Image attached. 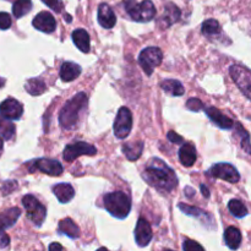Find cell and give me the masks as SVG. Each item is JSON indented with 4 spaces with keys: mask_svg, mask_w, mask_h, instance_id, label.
Instances as JSON below:
<instances>
[{
    "mask_svg": "<svg viewBox=\"0 0 251 251\" xmlns=\"http://www.w3.org/2000/svg\"><path fill=\"white\" fill-rule=\"evenodd\" d=\"M142 178L161 193H172L178 185V178L173 169L159 158H153L150 162L149 167L142 173Z\"/></svg>",
    "mask_w": 251,
    "mask_h": 251,
    "instance_id": "cell-1",
    "label": "cell"
},
{
    "mask_svg": "<svg viewBox=\"0 0 251 251\" xmlns=\"http://www.w3.org/2000/svg\"><path fill=\"white\" fill-rule=\"evenodd\" d=\"M88 97L85 92H80L64 104L59 113V123L64 129L71 130L77 125L81 114L87 108Z\"/></svg>",
    "mask_w": 251,
    "mask_h": 251,
    "instance_id": "cell-2",
    "label": "cell"
},
{
    "mask_svg": "<svg viewBox=\"0 0 251 251\" xmlns=\"http://www.w3.org/2000/svg\"><path fill=\"white\" fill-rule=\"evenodd\" d=\"M104 208L115 218L124 220L127 217L131 210V200L129 196L123 191H114L109 193L103 199Z\"/></svg>",
    "mask_w": 251,
    "mask_h": 251,
    "instance_id": "cell-3",
    "label": "cell"
},
{
    "mask_svg": "<svg viewBox=\"0 0 251 251\" xmlns=\"http://www.w3.org/2000/svg\"><path fill=\"white\" fill-rule=\"evenodd\" d=\"M124 7L131 20L136 22H149L156 16V7L151 0H144L141 2L125 0Z\"/></svg>",
    "mask_w": 251,
    "mask_h": 251,
    "instance_id": "cell-4",
    "label": "cell"
},
{
    "mask_svg": "<svg viewBox=\"0 0 251 251\" xmlns=\"http://www.w3.org/2000/svg\"><path fill=\"white\" fill-rule=\"evenodd\" d=\"M22 205L27 211V217L36 227H41L47 217V210L33 195H26L22 199Z\"/></svg>",
    "mask_w": 251,
    "mask_h": 251,
    "instance_id": "cell-5",
    "label": "cell"
},
{
    "mask_svg": "<svg viewBox=\"0 0 251 251\" xmlns=\"http://www.w3.org/2000/svg\"><path fill=\"white\" fill-rule=\"evenodd\" d=\"M162 59H163V53L161 49L157 47H149L140 53L139 64L146 75L151 76L154 69L161 65Z\"/></svg>",
    "mask_w": 251,
    "mask_h": 251,
    "instance_id": "cell-6",
    "label": "cell"
},
{
    "mask_svg": "<svg viewBox=\"0 0 251 251\" xmlns=\"http://www.w3.org/2000/svg\"><path fill=\"white\" fill-rule=\"evenodd\" d=\"M229 74L243 95L251 100V70L243 65H232Z\"/></svg>",
    "mask_w": 251,
    "mask_h": 251,
    "instance_id": "cell-7",
    "label": "cell"
},
{
    "mask_svg": "<svg viewBox=\"0 0 251 251\" xmlns=\"http://www.w3.org/2000/svg\"><path fill=\"white\" fill-rule=\"evenodd\" d=\"M132 129V114L129 108L122 107L118 110L117 118L114 120V135L117 139H126Z\"/></svg>",
    "mask_w": 251,
    "mask_h": 251,
    "instance_id": "cell-8",
    "label": "cell"
},
{
    "mask_svg": "<svg viewBox=\"0 0 251 251\" xmlns=\"http://www.w3.org/2000/svg\"><path fill=\"white\" fill-rule=\"evenodd\" d=\"M97 153V149L87 142L78 141L68 145L64 149L63 157L66 162H74L80 156H95Z\"/></svg>",
    "mask_w": 251,
    "mask_h": 251,
    "instance_id": "cell-9",
    "label": "cell"
},
{
    "mask_svg": "<svg viewBox=\"0 0 251 251\" xmlns=\"http://www.w3.org/2000/svg\"><path fill=\"white\" fill-rule=\"evenodd\" d=\"M207 174L212 178L222 179L228 183L235 184L240 180V174L238 173L237 168L229 163H217L208 169Z\"/></svg>",
    "mask_w": 251,
    "mask_h": 251,
    "instance_id": "cell-10",
    "label": "cell"
},
{
    "mask_svg": "<svg viewBox=\"0 0 251 251\" xmlns=\"http://www.w3.org/2000/svg\"><path fill=\"white\" fill-rule=\"evenodd\" d=\"M39 171L44 174H48L51 176H59L63 174V166L56 159H49V158H39L36 159L29 164V171Z\"/></svg>",
    "mask_w": 251,
    "mask_h": 251,
    "instance_id": "cell-11",
    "label": "cell"
},
{
    "mask_svg": "<svg viewBox=\"0 0 251 251\" xmlns=\"http://www.w3.org/2000/svg\"><path fill=\"white\" fill-rule=\"evenodd\" d=\"M24 113V107L15 98H7L0 104V115L10 120H19Z\"/></svg>",
    "mask_w": 251,
    "mask_h": 251,
    "instance_id": "cell-12",
    "label": "cell"
},
{
    "mask_svg": "<svg viewBox=\"0 0 251 251\" xmlns=\"http://www.w3.org/2000/svg\"><path fill=\"white\" fill-rule=\"evenodd\" d=\"M152 237H153V233H152V228L149 221L146 218H139V222L135 228V240H136L137 245L140 248L147 247L152 240Z\"/></svg>",
    "mask_w": 251,
    "mask_h": 251,
    "instance_id": "cell-13",
    "label": "cell"
},
{
    "mask_svg": "<svg viewBox=\"0 0 251 251\" xmlns=\"http://www.w3.org/2000/svg\"><path fill=\"white\" fill-rule=\"evenodd\" d=\"M32 25L38 31L44 32V33H51L56 28V21L53 15L48 11H42L32 21Z\"/></svg>",
    "mask_w": 251,
    "mask_h": 251,
    "instance_id": "cell-14",
    "label": "cell"
},
{
    "mask_svg": "<svg viewBox=\"0 0 251 251\" xmlns=\"http://www.w3.org/2000/svg\"><path fill=\"white\" fill-rule=\"evenodd\" d=\"M205 110L207 117L210 118V119L212 120L218 127H221V129L228 130V129H232V127L234 126V122H233L230 118H228L227 115L223 114V113L221 112L220 109H217V108L208 107V108H205Z\"/></svg>",
    "mask_w": 251,
    "mask_h": 251,
    "instance_id": "cell-15",
    "label": "cell"
},
{
    "mask_svg": "<svg viewBox=\"0 0 251 251\" xmlns=\"http://www.w3.org/2000/svg\"><path fill=\"white\" fill-rule=\"evenodd\" d=\"M98 22L103 28H112L117 24V16L108 4H100L98 7Z\"/></svg>",
    "mask_w": 251,
    "mask_h": 251,
    "instance_id": "cell-16",
    "label": "cell"
},
{
    "mask_svg": "<svg viewBox=\"0 0 251 251\" xmlns=\"http://www.w3.org/2000/svg\"><path fill=\"white\" fill-rule=\"evenodd\" d=\"M180 9H179L176 5H174L173 2H168V4L164 6V12L162 15L161 20H159V24L162 25V27H169L173 24H176V21H179L180 19Z\"/></svg>",
    "mask_w": 251,
    "mask_h": 251,
    "instance_id": "cell-17",
    "label": "cell"
},
{
    "mask_svg": "<svg viewBox=\"0 0 251 251\" xmlns=\"http://www.w3.org/2000/svg\"><path fill=\"white\" fill-rule=\"evenodd\" d=\"M53 193L56 196V199L59 200V202L61 203H68L75 196V190H74L73 186L68 183H61L56 184L53 186Z\"/></svg>",
    "mask_w": 251,
    "mask_h": 251,
    "instance_id": "cell-18",
    "label": "cell"
},
{
    "mask_svg": "<svg viewBox=\"0 0 251 251\" xmlns=\"http://www.w3.org/2000/svg\"><path fill=\"white\" fill-rule=\"evenodd\" d=\"M196 158V149L193 144H184L179 150V161L183 166L193 167L195 164Z\"/></svg>",
    "mask_w": 251,
    "mask_h": 251,
    "instance_id": "cell-19",
    "label": "cell"
},
{
    "mask_svg": "<svg viewBox=\"0 0 251 251\" xmlns=\"http://www.w3.org/2000/svg\"><path fill=\"white\" fill-rule=\"evenodd\" d=\"M21 216V210L19 207H11L9 210H5L0 213V229L5 230L7 228L12 227Z\"/></svg>",
    "mask_w": 251,
    "mask_h": 251,
    "instance_id": "cell-20",
    "label": "cell"
},
{
    "mask_svg": "<svg viewBox=\"0 0 251 251\" xmlns=\"http://www.w3.org/2000/svg\"><path fill=\"white\" fill-rule=\"evenodd\" d=\"M71 38H73L74 44L80 49L82 53H90L91 47H90V34L87 33V31L82 28L75 29L71 34Z\"/></svg>",
    "mask_w": 251,
    "mask_h": 251,
    "instance_id": "cell-21",
    "label": "cell"
},
{
    "mask_svg": "<svg viewBox=\"0 0 251 251\" xmlns=\"http://www.w3.org/2000/svg\"><path fill=\"white\" fill-rule=\"evenodd\" d=\"M81 74V66L71 61H66L60 68V78L64 82H71Z\"/></svg>",
    "mask_w": 251,
    "mask_h": 251,
    "instance_id": "cell-22",
    "label": "cell"
},
{
    "mask_svg": "<svg viewBox=\"0 0 251 251\" xmlns=\"http://www.w3.org/2000/svg\"><path fill=\"white\" fill-rule=\"evenodd\" d=\"M122 151L129 161H137L144 151V142H127V144L123 145Z\"/></svg>",
    "mask_w": 251,
    "mask_h": 251,
    "instance_id": "cell-23",
    "label": "cell"
},
{
    "mask_svg": "<svg viewBox=\"0 0 251 251\" xmlns=\"http://www.w3.org/2000/svg\"><path fill=\"white\" fill-rule=\"evenodd\" d=\"M225 240L229 249L237 250L242 244V233L238 228L228 227L225 232Z\"/></svg>",
    "mask_w": 251,
    "mask_h": 251,
    "instance_id": "cell-24",
    "label": "cell"
},
{
    "mask_svg": "<svg viewBox=\"0 0 251 251\" xmlns=\"http://www.w3.org/2000/svg\"><path fill=\"white\" fill-rule=\"evenodd\" d=\"M59 232L64 235H68L71 239H76L80 237V228L75 225L71 218H65L59 222Z\"/></svg>",
    "mask_w": 251,
    "mask_h": 251,
    "instance_id": "cell-25",
    "label": "cell"
},
{
    "mask_svg": "<svg viewBox=\"0 0 251 251\" xmlns=\"http://www.w3.org/2000/svg\"><path fill=\"white\" fill-rule=\"evenodd\" d=\"M162 90L166 93L171 96H176V97H180L185 93V88L181 85L180 81L178 80H166L161 83Z\"/></svg>",
    "mask_w": 251,
    "mask_h": 251,
    "instance_id": "cell-26",
    "label": "cell"
},
{
    "mask_svg": "<svg viewBox=\"0 0 251 251\" xmlns=\"http://www.w3.org/2000/svg\"><path fill=\"white\" fill-rule=\"evenodd\" d=\"M25 90L32 96H39L42 93L46 92L47 86L44 83V81H42L41 78H29L28 81L25 85Z\"/></svg>",
    "mask_w": 251,
    "mask_h": 251,
    "instance_id": "cell-27",
    "label": "cell"
},
{
    "mask_svg": "<svg viewBox=\"0 0 251 251\" xmlns=\"http://www.w3.org/2000/svg\"><path fill=\"white\" fill-rule=\"evenodd\" d=\"M202 33L203 36H206L207 38H213V37H217L221 34V26L220 22L217 20H206L202 24Z\"/></svg>",
    "mask_w": 251,
    "mask_h": 251,
    "instance_id": "cell-28",
    "label": "cell"
},
{
    "mask_svg": "<svg viewBox=\"0 0 251 251\" xmlns=\"http://www.w3.org/2000/svg\"><path fill=\"white\" fill-rule=\"evenodd\" d=\"M32 9L31 0H16L12 5V14L16 19H21L22 16L28 14Z\"/></svg>",
    "mask_w": 251,
    "mask_h": 251,
    "instance_id": "cell-29",
    "label": "cell"
},
{
    "mask_svg": "<svg viewBox=\"0 0 251 251\" xmlns=\"http://www.w3.org/2000/svg\"><path fill=\"white\" fill-rule=\"evenodd\" d=\"M15 134V125L2 115H0V136L4 140L12 139Z\"/></svg>",
    "mask_w": 251,
    "mask_h": 251,
    "instance_id": "cell-30",
    "label": "cell"
},
{
    "mask_svg": "<svg viewBox=\"0 0 251 251\" xmlns=\"http://www.w3.org/2000/svg\"><path fill=\"white\" fill-rule=\"evenodd\" d=\"M228 210L234 217L243 218L248 215V208L240 200H230L228 203Z\"/></svg>",
    "mask_w": 251,
    "mask_h": 251,
    "instance_id": "cell-31",
    "label": "cell"
},
{
    "mask_svg": "<svg viewBox=\"0 0 251 251\" xmlns=\"http://www.w3.org/2000/svg\"><path fill=\"white\" fill-rule=\"evenodd\" d=\"M178 207L180 208V210L183 211L185 215L191 216V217H195V218H200L201 217V218H202V222L205 221V223L207 222V221H206V217H211V216L207 215L205 211L200 210V208H198V207H194V206L185 205V203H179Z\"/></svg>",
    "mask_w": 251,
    "mask_h": 251,
    "instance_id": "cell-32",
    "label": "cell"
},
{
    "mask_svg": "<svg viewBox=\"0 0 251 251\" xmlns=\"http://www.w3.org/2000/svg\"><path fill=\"white\" fill-rule=\"evenodd\" d=\"M238 127V132H239L240 137H242V147L245 152L251 154V144H250V136L244 129H243L240 125H237Z\"/></svg>",
    "mask_w": 251,
    "mask_h": 251,
    "instance_id": "cell-33",
    "label": "cell"
},
{
    "mask_svg": "<svg viewBox=\"0 0 251 251\" xmlns=\"http://www.w3.org/2000/svg\"><path fill=\"white\" fill-rule=\"evenodd\" d=\"M186 108L191 112H200L203 109V103L199 98H190L186 102Z\"/></svg>",
    "mask_w": 251,
    "mask_h": 251,
    "instance_id": "cell-34",
    "label": "cell"
},
{
    "mask_svg": "<svg viewBox=\"0 0 251 251\" xmlns=\"http://www.w3.org/2000/svg\"><path fill=\"white\" fill-rule=\"evenodd\" d=\"M42 1L55 12H61L64 9V5L61 0H42Z\"/></svg>",
    "mask_w": 251,
    "mask_h": 251,
    "instance_id": "cell-35",
    "label": "cell"
},
{
    "mask_svg": "<svg viewBox=\"0 0 251 251\" xmlns=\"http://www.w3.org/2000/svg\"><path fill=\"white\" fill-rule=\"evenodd\" d=\"M183 250H185V251H191V250H203V247H202V245L199 244V243H196V242H194V240L188 239V238H186V239L184 240Z\"/></svg>",
    "mask_w": 251,
    "mask_h": 251,
    "instance_id": "cell-36",
    "label": "cell"
},
{
    "mask_svg": "<svg viewBox=\"0 0 251 251\" xmlns=\"http://www.w3.org/2000/svg\"><path fill=\"white\" fill-rule=\"evenodd\" d=\"M11 22V17L7 12H0V29H9Z\"/></svg>",
    "mask_w": 251,
    "mask_h": 251,
    "instance_id": "cell-37",
    "label": "cell"
},
{
    "mask_svg": "<svg viewBox=\"0 0 251 251\" xmlns=\"http://www.w3.org/2000/svg\"><path fill=\"white\" fill-rule=\"evenodd\" d=\"M168 140L171 142H173V144H181V142L184 141L183 140V137L180 136V135H178L176 134V132H174V131H169L168 132Z\"/></svg>",
    "mask_w": 251,
    "mask_h": 251,
    "instance_id": "cell-38",
    "label": "cell"
},
{
    "mask_svg": "<svg viewBox=\"0 0 251 251\" xmlns=\"http://www.w3.org/2000/svg\"><path fill=\"white\" fill-rule=\"evenodd\" d=\"M16 189V181H6V183L2 185V194L4 195H7L10 194V191Z\"/></svg>",
    "mask_w": 251,
    "mask_h": 251,
    "instance_id": "cell-39",
    "label": "cell"
},
{
    "mask_svg": "<svg viewBox=\"0 0 251 251\" xmlns=\"http://www.w3.org/2000/svg\"><path fill=\"white\" fill-rule=\"evenodd\" d=\"M10 243V238L2 229H0V248H6Z\"/></svg>",
    "mask_w": 251,
    "mask_h": 251,
    "instance_id": "cell-40",
    "label": "cell"
},
{
    "mask_svg": "<svg viewBox=\"0 0 251 251\" xmlns=\"http://www.w3.org/2000/svg\"><path fill=\"white\" fill-rule=\"evenodd\" d=\"M200 189H201V193H202V195L205 196V198H210V191H208L207 186L202 184V185L200 186Z\"/></svg>",
    "mask_w": 251,
    "mask_h": 251,
    "instance_id": "cell-41",
    "label": "cell"
},
{
    "mask_svg": "<svg viewBox=\"0 0 251 251\" xmlns=\"http://www.w3.org/2000/svg\"><path fill=\"white\" fill-rule=\"evenodd\" d=\"M49 250H63V247H61L60 244H58V243H53V244L49 245Z\"/></svg>",
    "mask_w": 251,
    "mask_h": 251,
    "instance_id": "cell-42",
    "label": "cell"
},
{
    "mask_svg": "<svg viewBox=\"0 0 251 251\" xmlns=\"http://www.w3.org/2000/svg\"><path fill=\"white\" fill-rule=\"evenodd\" d=\"M185 190H188L189 193H186V195L189 196V198H193V195H194V193H195V190H194V189H191V188H185Z\"/></svg>",
    "mask_w": 251,
    "mask_h": 251,
    "instance_id": "cell-43",
    "label": "cell"
},
{
    "mask_svg": "<svg viewBox=\"0 0 251 251\" xmlns=\"http://www.w3.org/2000/svg\"><path fill=\"white\" fill-rule=\"evenodd\" d=\"M2 149H4V144H2V140L0 139V157H1V153H2Z\"/></svg>",
    "mask_w": 251,
    "mask_h": 251,
    "instance_id": "cell-44",
    "label": "cell"
},
{
    "mask_svg": "<svg viewBox=\"0 0 251 251\" xmlns=\"http://www.w3.org/2000/svg\"><path fill=\"white\" fill-rule=\"evenodd\" d=\"M65 21L71 22V17H70V15H65Z\"/></svg>",
    "mask_w": 251,
    "mask_h": 251,
    "instance_id": "cell-45",
    "label": "cell"
},
{
    "mask_svg": "<svg viewBox=\"0 0 251 251\" xmlns=\"http://www.w3.org/2000/svg\"><path fill=\"white\" fill-rule=\"evenodd\" d=\"M4 83H5V80L4 78L0 77V87H2V86H4Z\"/></svg>",
    "mask_w": 251,
    "mask_h": 251,
    "instance_id": "cell-46",
    "label": "cell"
}]
</instances>
